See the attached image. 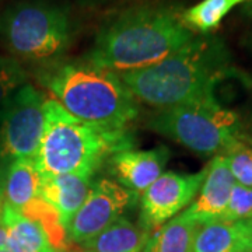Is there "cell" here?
Listing matches in <instances>:
<instances>
[{
    "label": "cell",
    "instance_id": "obj_1",
    "mask_svg": "<svg viewBox=\"0 0 252 252\" xmlns=\"http://www.w3.org/2000/svg\"><path fill=\"white\" fill-rule=\"evenodd\" d=\"M193 36L177 7L135 6L102 24L84 61L118 74L135 72L161 62Z\"/></svg>",
    "mask_w": 252,
    "mask_h": 252
},
{
    "label": "cell",
    "instance_id": "obj_2",
    "mask_svg": "<svg viewBox=\"0 0 252 252\" xmlns=\"http://www.w3.org/2000/svg\"><path fill=\"white\" fill-rule=\"evenodd\" d=\"M231 58L221 39L202 34L161 62L119 73L137 101L157 109L215 97L219 81L231 72Z\"/></svg>",
    "mask_w": 252,
    "mask_h": 252
},
{
    "label": "cell",
    "instance_id": "obj_3",
    "mask_svg": "<svg viewBox=\"0 0 252 252\" xmlns=\"http://www.w3.org/2000/svg\"><path fill=\"white\" fill-rule=\"evenodd\" d=\"M38 80L70 115L105 130H126L139 114L137 99L119 74L87 61L44 64Z\"/></svg>",
    "mask_w": 252,
    "mask_h": 252
},
{
    "label": "cell",
    "instance_id": "obj_4",
    "mask_svg": "<svg viewBox=\"0 0 252 252\" xmlns=\"http://www.w3.org/2000/svg\"><path fill=\"white\" fill-rule=\"evenodd\" d=\"M45 129L35 157L42 175L94 174L112 154L130 149L127 130H105L70 115L55 98L46 99Z\"/></svg>",
    "mask_w": 252,
    "mask_h": 252
},
{
    "label": "cell",
    "instance_id": "obj_5",
    "mask_svg": "<svg viewBox=\"0 0 252 252\" xmlns=\"http://www.w3.org/2000/svg\"><path fill=\"white\" fill-rule=\"evenodd\" d=\"M72 38L70 10L51 0H23L0 13V42L17 61H61Z\"/></svg>",
    "mask_w": 252,
    "mask_h": 252
},
{
    "label": "cell",
    "instance_id": "obj_6",
    "mask_svg": "<svg viewBox=\"0 0 252 252\" xmlns=\"http://www.w3.org/2000/svg\"><path fill=\"white\" fill-rule=\"evenodd\" d=\"M146 126L200 154L224 152L238 139V118L215 97L157 109Z\"/></svg>",
    "mask_w": 252,
    "mask_h": 252
},
{
    "label": "cell",
    "instance_id": "obj_7",
    "mask_svg": "<svg viewBox=\"0 0 252 252\" xmlns=\"http://www.w3.org/2000/svg\"><path fill=\"white\" fill-rule=\"evenodd\" d=\"M45 101L27 83L0 108V160H35L45 129Z\"/></svg>",
    "mask_w": 252,
    "mask_h": 252
},
{
    "label": "cell",
    "instance_id": "obj_8",
    "mask_svg": "<svg viewBox=\"0 0 252 252\" xmlns=\"http://www.w3.org/2000/svg\"><path fill=\"white\" fill-rule=\"evenodd\" d=\"M135 200L136 193L121 184L107 178L99 180L93 185L87 199L70 220L66 228L67 238L80 245L90 241L124 217L126 209Z\"/></svg>",
    "mask_w": 252,
    "mask_h": 252
},
{
    "label": "cell",
    "instance_id": "obj_9",
    "mask_svg": "<svg viewBox=\"0 0 252 252\" xmlns=\"http://www.w3.org/2000/svg\"><path fill=\"white\" fill-rule=\"evenodd\" d=\"M207 167L198 174L162 172L142 195V227L154 228L167 223L189 206L199 193Z\"/></svg>",
    "mask_w": 252,
    "mask_h": 252
},
{
    "label": "cell",
    "instance_id": "obj_10",
    "mask_svg": "<svg viewBox=\"0 0 252 252\" xmlns=\"http://www.w3.org/2000/svg\"><path fill=\"white\" fill-rule=\"evenodd\" d=\"M170 158V150L158 146L153 150H122L109 157L111 171L119 184L136 195H143L157 180Z\"/></svg>",
    "mask_w": 252,
    "mask_h": 252
},
{
    "label": "cell",
    "instance_id": "obj_11",
    "mask_svg": "<svg viewBox=\"0 0 252 252\" xmlns=\"http://www.w3.org/2000/svg\"><path fill=\"white\" fill-rule=\"evenodd\" d=\"M235 184L237 182L228 168L225 157L219 154L207 167L198 199L184 213L199 224L220 220Z\"/></svg>",
    "mask_w": 252,
    "mask_h": 252
},
{
    "label": "cell",
    "instance_id": "obj_12",
    "mask_svg": "<svg viewBox=\"0 0 252 252\" xmlns=\"http://www.w3.org/2000/svg\"><path fill=\"white\" fill-rule=\"evenodd\" d=\"M91 177L87 172L42 175L41 198L58 212L66 228L90 193Z\"/></svg>",
    "mask_w": 252,
    "mask_h": 252
},
{
    "label": "cell",
    "instance_id": "obj_13",
    "mask_svg": "<svg viewBox=\"0 0 252 252\" xmlns=\"http://www.w3.org/2000/svg\"><path fill=\"white\" fill-rule=\"evenodd\" d=\"M192 252H252V219L200 224Z\"/></svg>",
    "mask_w": 252,
    "mask_h": 252
},
{
    "label": "cell",
    "instance_id": "obj_14",
    "mask_svg": "<svg viewBox=\"0 0 252 252\" xmlns=\"http://www.w3.org/2000/svg\"><path fill=\"white\" fill-rule=\"evenodd\" d=\"M0 220L11 252H58L41 225L4 202L1 203Z\"/></svg>",
    "mask_w": 252,
    "mask_h": 252
},
{
    "label": "cell",
    "instance_id": "obj_15",
    "mask_svg": "<svg viewBox=\"0 0 252 252\" xmlns=\"http://www.w3.org/2000/svg\"><path fill=\"white\" fill-rule=\"evenodd\" d=\"M42 174L34 160H14L10 162L4 181V203L21 210L41 196Z\"/></svg>",
    "mask_w": 252,
    "mask_h": 252
},
{
    "label": "cell",
    "instance_id": "obj_16",
    "mask_svg": "<svg viewBox=\"0 0 252 252\" xmlns=\"http://www.w3.org/2000/svg\"><path fill=\"white\" fill-rule=\"evenodd\" d=\"M147 230L121 217L102 233L83 244V252H143Z\"/></svg>",
    "mask_w": 252,
    "mask_h": 252
},
{
    "label": "cell",
    "instance_id": "obj_17",
    "mask_svg": "<svg viewBox=\"0 0 252 252\" xmlns=\"http://www.w3.org/2000/svg\"><path fill=\"white\" fill-rule=\"evenodd\" d=\"M199 225L185 213L172 217L149 237L143 252H192Z\"/></svg>",
    "mask_w": 252,
    "mask_h": 252
},
{
    "label": "cell",
    "instance_id": "obj_18",
    "mask_svg": "<svg viewBox=\"0 0 252 252\" xmlns=\"http://www.w3.org/2000/svg\"><path fill=\"white\" fill-rule=\"evenodd\" d=\"M247 1L248 0H202L193 7L182 11V21L193 32L209 34L220 26L231 10Z\"/></svg>",
    "mask_w": 252,
    "mask_h": 252
},
{
    "label": "cell",
    "instance_id": "obj_19",
    "mask_svg": "<svg viewBox=\"0 0 252 252\" xmlns=\"http://www.w3.org/2000/svg\"><path fill=\"white\" fill-rule=\"evenodd\" d=\"M18 212H21L24 216L34 220L42 227V230L45 231V234L48 235L49 241L56 251L59 252L66 250V241L69 240L67 230L63 225L58 212L48 202L39 196L34 199L28 206Z\"/></svg>",
    "mask_w": 252,
    "mask_h": 252
},
{
    "label": "cell",
    "instance_id": "obj_20",
    "mask_svg": "<svg viewBox=\"0 0 252 252\" xmlns=\"http://www.w3.org/2000/svg\"><path fill=\"white\" fill-rule=\"evenodd\" d=\"M221 154L225 157L235 182L252 188V142L247 143L238 136L234 143L228 146Z\"/></svg>",
    "mask_w": 252,
    "mask_h": 252
},
{
    "label": "cell",
    "instance_id": "obj_21",
    "mask_svg": "<svg viewBox=\"0 0 252 252\" xmlns=\"http://www.w3.org/2000/svg\"><path fill=\"white\" fill-rule=\"evenodd\" d=\"M28 74L20 61L13 56L0 55V108L27 84Z\"/></svg>",
    "mask_w": 252,
    "mask_h": 252
},
{
    "label": "cell",
    "instance_id": "obj_22",
    "mask_svg": "<svg viewBox=\"0 0 252 252\" xmlns=\"http://www.w3.org/2000/svg\"><path fill=\"white\" fill-rule=\"evenodd\" d=\"M252 219V188L235 184L221 221H240Z\"/></svg>",
    "mask_w": 252,
    "mask_h": 252
},
{
    "label": "cell",
    "instance_id": "obj_23",
    "mask_svg": "<svg viewBox=\"0 0 252 252\" xmlns=\"http://www.w3.org/2000/svg\"><path fill=\"white\" fill-rule=\"evenodd\" d=\"M0 252H11L10 251L9 245H7V240H6V231H4V225L0 220Z\"/></svg>",
    "mask_w": 252,
    "mask_h": 252
},
{
    "label": "cell",
    "instance_id": "obj_24",
    "mask_svg": "<svg viewBox=\"0 0 252 252\" xmlns=\"http://www.w3.org/2000/svg\"><path fill=\"white\" fill-rule=\"evenodd\" d=\"M243 11L245 16H248L250 18H252V0H248V1L244 4Z\"/></svg>",
    "mask_w": 252,
    "mask_h": 252
},
{
    "label": "cell",
    "instance_id": "obj_25",
    "mask_svg": "<svg viewBox=\"0 0 252 252\" xmlns=\"http://www.w3.org/2000/svg\"><path fill=\"white\" fill-rule=\"evenodd\" d=\"M84 3H98V1H102V0H81Z\"/></svg>",
    "mask_w": 252,
    "mask_h": 252
},
{
    "label": "cell",
    "instance_id": "obj_26",
    "mask_svg": "<svg viewBox=\"0 0 252 252\" xmlns=\"http://www.w3.org/2000/svg\"><path fill=\"white\" fill-rule=\"evenodd\" d=\"M1 203H3V202H1V199H0V210H1Z\"/></svg>",
    "mask_w": 252,
    "mask_h": 252
},
{
    "label": "cell",
    "instance_id": "obj_27",
    "mask_svg": "<svg viewBox=\"0 0 252 252\" xmlns=\"http://www.w3.org/2000/svg\"><path fill=\"white\" fill-rule=\"evenodd\" d=\"M0 181H1V180H0Z\"/></svg>",
    "mask_w": 252,
    "mask_h": 252
}]
</instances>
